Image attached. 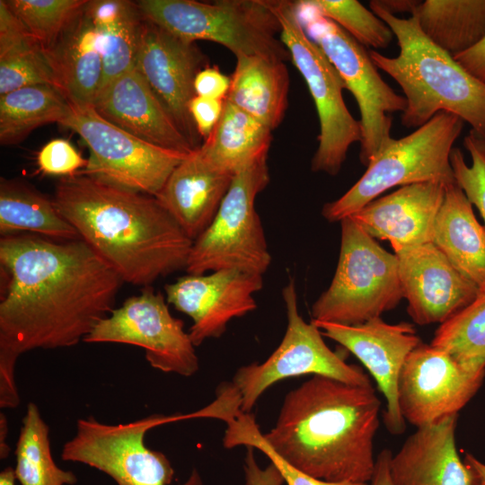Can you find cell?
<instances>
[{
    "label": "cell",
    "mask_w": 485,
    "mask_h": 485,
    "mask_svg": "<svg viewBox=\"0 0 485 485\" xmlns=\"http://www.w3.org/2000/svg\"><path fill=\"white\" fill-rule=\"evenodd\" d=\"M0 349L78 344L114 309L119 276L83 240L0 239Z\"/></svg>",
    "instance_id": "1"
},
{
    "label": "cell",
    "mask_w": 485,
    "mask_h": 485,
    "mask_svg": "<svg viewBox=\"0 0 485 485\" xmlns=\"http://www.w3.org/2000/svg\"><path fill=\"white\" fill-rule=\"evenodd\" d=\"M51 199L123 282L145 287L186 268L193 241L157 198L78 172L59 180Z\"/></svg>",
    "instance_id": "2"
},
{
    "label": "cell",
    "mask_w": 485,
    "mask_h": 485,
    "mask_svg": "<svg viewBox=\"0 0 485 485\" xmlns=\"http://www.w3.org/2000/svg\"><path fill=\"white\" fill-rule=\"evenodd\" d=\"M381 401L372 385L313 375L287 393L265 441L287 463L331 482L371 481Z\"/></svg>",
    "instance_id": "3"
},
{
    "label": "cell",
    "mask_w": 485,
    "mask_h": 485,
    "mask_svg": "<svg viewBox=\"0 0 485 485\" xmlns=\"http://www.w3.org/2000/svg\"><path fill=\"white\" fill-rule=\"evenodd\" d=\"M373 13L392 30L400 48L394 57L370 50L378 69L401 87L407 101L401 114L406 128H419L436 113L447 111L467 122L485 139V84L471 75L421 31L418 18H400L370 2Z\"/></svg>",
    "instance_id": "4"
},
{
    "label": "cell",
    "mask_w": 485,
    "mask_h": 485,
    "mask_svg": "<svg viewBox=\"0 0 485 485\" xmlns=\"http://www.w3.org/2000/svg\"><path fill=\"white\" fill-rule=\"evenodd\" d=\"M137 4L146 20L186 40L221 44L235 57L291 59L268 0H141Z\"/></svg>",
    "instance_id": "5"
},
{
    "label": "cell",
    "mask_w": 485,
    "mask_h": 485,
    "mask_svg": "<svg viewBox=\"0 0 485 485\" xmlns=\"http://www.w3.org/2000/svg\"><path fill=\"white\" fill-rule=\"evenodd\" d=\"M463 123L457 115L440 111L410 135L393 138L343 196L323 206L324 218L341 221L395 186L431 181L447 185L455 182L450 154Z\"/></svg>",
    "instance_id": "6"
},
{
    "label": "cell",
    "mask_w": 485,
    "mask_h": 485,
    "mask_svg": "<svg viewBox=\"0 0 485 485\" xmlns=\"http://www.w3.org/2000/svg\"><path fill=\"white\" fill-rule=\"evenodd\" d=\"M340 258L332 281L312 306L313 321L357 325L381 317L403 298L398 259L351 217L340 221Z\"/></svg>",
    "instance_id": "7"
},
{
    "label": "cell",
    "mask_w": 485,
    "mask_h": 485,
    "mask_svg": "<svg viewBox=\"0 0 485 485\" xmlns=\"http://www.w3.org/2000/svg\"><path fill=\"white\" fill-rule=\"evenodd\" d=\"M269 182L267 158L234 174L212 223L193 242L188 274L237 269L263 276L271 255L255 200Z\"/></svg>",
    "instance_id": "8"
},
{
    "label": "cell",
    "mask_w": 485,
    "mask_h": 485,
    "mask_svg": "<svg viewBox=\"0 0 485 485\" xmlns=\"http://www.w3.org/2000/svg\"><path fill=\"white\" fill-rule=\"evenodd\" d=\"M307 35L321 48L357 101L362 139L359 158L364 165L392 140L391 114L403 112L407 101L378 73L369 51L330 19L320 15L305 0L295 1Z\"/></svg>",
    "instance_id": "9"
},
{
    "label": "cell",
    "mask_w": 485,
    "mask_h": 485,
    "mask_svg": "<svg viewBox=\"0 0 485 485\" xmlns=\"http://www.w3.org/2000/svg\"><path fill=\"white\" fill-rule=\"evenodd\" d=\"M280 24V38L291 60L304 77L314 101L320 122L318 148L312 170L336 175L351 145L361 142L362 131L348 110L342 78L321 48L307 35L295 1L268 0Z\"/></svg>",
    "instance_id": "10"
},
{
    "label": "cell",
    "mask_w": 485,
    "mask_h": 485,
    "mask_svg": "<svg viewBox=\"0 0 485 485\" xmlns=\"http://www.w3.org/2000/svg\"><path fill=\"white\" fill-rule=\"evenodd\" d=\"M173 415L152 414L128 423L107 424L89 416L77 419L75 435L61 451L66 462L79 463L110 476L117 485H170L169 459L145 444L146 432L172 423ZM181 485H203L194 468Z\"/></svg>",
    "instance_id": "11"
},
{
    "label": "cell",
    "mask_w": 485,
    "mask_h": 485,
    "mask_svg": "<svg viewBox=\"0 0 485 485\" xmlns=\"http://www.w3.org/2000/svg\"><path fill=\"white\" fill-rule=\"evenodd\" d=\"M72 104L60 124L77 133L90 151L79 172L125 190L156 197L172 171L190 154L165 149L124 131L93 105Z\"/></svg>",
    "instance_id": "12"
},
{
    "label": "cell",
    "mask_w": 485,
    "mask_h": 485,
    "mask_svg": "<svg viewBox=\"0 0 485 485\" xmlns=\"http://www.w3.org/2000/svg\"><path fill=\"white\" fill-rule=\"evenodd\" d=\"M282 295L287 326L280 344L262 363L239 367L230 383L238 395L240 410L250 413L268 388L294 376L322 375L349 384L372 385L360 366L346 363L325 344L320 329L303 319L293 279L284 287Z\"/></svg>",
    "instance_id": "13"
},
{
    "label": "cell",
    "mask_w": 485,
    "mask_h": 485,
    "mask_svg": "<svg viewBox=\"0 0 485 485\" xmlns=\"http://www.w3.org/2000/svg\"><path fill=\"white\" fill-rule=\"evenodd\" d=\"M83 341L140 347L150 366L164 373L190 377L199 369L183 322L172 315L163 295L151 286L114 308Z\"/></svg>",
    "instance_id": "14"
},
{
    "label": "cell",
    "mask_w": 485,
    "mask_h": 485,
    "mask_svg": "<svg viewBox=\"0 0 485 485\" xmlns=\"http://www.w3.org/2000/svg\"><path fill=\"white\" fill-rule=\"evenodd\" d=\"M484 376L466 372L446 352L420 342L401 370L400 411L416 428L458 414L478 392Z\"/></svg>",
    "instance_id": "15"
},
{
    "label": "cell",
    "mask_w": 485,
    "mask_h": 485,
    "mask_svg": "<svg viewBox=\"0 0 485 485\" xmlns=\"http://www.w3.org/2000/svg\"><path fill=\"white\" fill-rule=\"evenodd\" d=\"M136 68L196 149L198 135L189 106L196 96V75L207 58L195 42L186 40L144 18Z\"/></svg>",
    "instance_id": "16"
},
{
    "label": "cell",
    "mask_w": 485,
    "mask_h": 485,
    "mask_svg": "<svg viewBox=\"0 0 485 485\" xmlns=\"http://www.w3.org/2000/svg\"><path fill=\"white\" fill-rule=\"evenodd\" d=\"M322 336L351 352L373 375L386 401L384 422L393 435L406 428L398 404L401 370L410 353L421 342L412 324H391L381 317L357 325L311 321Z\"/></svg>",
    "instance_id": "17"
},
{
    "label": "cell",
    "mask_w": 485,
    "mask_h": 485,
    "mask_svg": "<svg viewBox=\"0 0 485 485\" xmlns=\"http://www.w3.org/2000/svg\"><path fill=\"white\" fill-rule=\"evenodd\" d=\"M263 287V276L237 269L208 275L188 274L164 287L167 303L192 319L189 334L194 346L219 338L228 322L257 308L253 295Z\"/></svg>",
    "instance_id": "18"
},
{
    "label": "cell",
    "mask_w": 485,
    "mask_h": 485,
    "mask_svg": "<svg viewBox=\"0 0 485 485\" xmlns=\"http://www.w3.org/2000/svg\"><path fill=\"white\" fill-rule=\"evenodd\" d=\"M394 253L407 310L417 324H442L471 304L479 292L433 242Z\"/></svg>",
    "instance_id": "19"
},
{
    "label": "cell",
    "mask_w": 485,
    "mask_h": 485,
    "mask_svg": "<svg viewBox=\"0 0 485 485\" xmlns=\"http://www.w3.org/2000/svg\"><path fill=\"white\" fill-rule=\"evenodd\" d=\"M446 185L439 181L405 185L349 217L373 238L387 240L394 252L433 242Z\"/></svg>",
    "instance_id": "20"
},
{
    "label": "cell",
    "mask_w": 485,
    "mask_h": 485,
    "mask_svg": "<svg viewBox=\"0 0 485 485\" xmlns=\"http://www.w3.org/2000/svg\"><path fill=\"white\" fill-rule=\"evenodd\" d=\"M93 106L103 119L143 141L186 154L195 150L136 66L107 85Z\"/></svg>",
    "instance_id": "21"
},
{
    "label": "cell",
    "mask_w": 485,
    "mask_h": 485,
    "mask_svg": "<svg viewBox=\"0 0 485 485\" xmlns=\"http://www.w3.org/2000/svg\"><path fill=\"white\" fill-rule=\"evenodd\" d=\"M457 419L452 414L417 428L391 458L392 485H478L456 449Z\"/></svg>",
    "instance_id": "22"
},
{
    "label": "cell",
    "mask_w": 485,
    "mask_h": 485,
    "mask_svg": "<svg viewBox=\"0 0 485 485\" xmlns=\"http://www.w3.org/2000/svg\"><path fill=\"white\" fill-rule=\"evenodd\" d=\"M234 176L210 163L198 146L172 171L155 198L194 242L212 223Z\"/></svg>",
    "instance_id": "23"
},
{
    "label": "cell",
    "mask_w": 485,
    "mask_h": 485,
    "mask_svg": "<svg viewBox=\"0 0 485 485\" xmlns=\"http://www.w3.org/2000/svg\"><path fill=\"white\" fill-rule=\"evenodd\" d=\"M84 7L48 50L58 88L73 104L93 105L102 78L98 34Z\"/></svg>",
    "instance_id": "24"
},
{
    "label": "cell",
    "mask_w": 485,
    "mask_h": 485,
    "mask_svg": "<svg viewBox=\"0 0 485 485\" xmlns=\"http://www.w3.org/2000/svg\"><path fill=\"white\" fill-rule=\"evenodd\" d=\"M433 243L463 276L479 289L485 288V226L456 181L445 187Z\"/></svg>",
    "instance_id": "25"
},
{
    "label": "cell",
    "mask_w": 485,
    "mask_h": 485,
    "mask_svg": "<svg viewBox=\"0 0 485 485\" xmlns=\"http://www.w3.org/2000/svg\"><path fill=\"white\" fill-rule=\"evenodd\" d=\"M288 87V72L283 60L242 56L236 57L225 100L273 130L285 116Z\"/></svg>",
    "instance_id": "26"
},
{
    "label": "cell",
    "mask_w": 485,
    "mask_h": 485,
    "mask_svg": "<svg viewBox=\"0 0 485 485\" xmlns=\"http://www.w3.org/2000/svg\"><path fill=\"white\" fill-rule=\"evenodd\" d=\"M84 9L98 34L102 54L99 94L135 66L144 17L137 3L128 0H88Z\"/></svg>",
    "instance_id": "27"
},
{
    "label": "cell",
    "mask_w": 485,
    "mask_h": 485,
    "mask_svg": "<svg viewBox=\"0 0 485 485\" xmlns=\"http://www.w3.org/2000/svg\"><path fill=\"white\" fill-rule=\"evenodd\" d=\"M272 130L225 100L221 117L199 150L219 169L236 174L267 158Z\"/></svg>",
    "instance_id": "28"
},
{
    "label": "cell",
    "mask_w": 485,
    "mask_h": 485,
    "mask_svg": "<svg viewBox=\"0 0 485 485\" xmlns=\"http://www.w3.org/2000/svg\"><path fill=\"white\" fill-rule=\"evenodd\" d=\"M36 84L58 88L48 51L1 0L0 95Z\"/></svg>",
    "instance_id": "29"
},
{
    "label": "cell",
    "mask_w": 485,
    "mask_h": 485,
    "mask_svg": "<svg viewBox=\"0 0 485 485\" xmlns=\"http://www.w3.org/2000/svg\"><path fill=\"white\" fill-rule=\"evenodd\" d=\"M22 232L58 241L80 239L76 230L58 212L52 199L24 182L2 177L1 236Z\"/></svg>",
    "instance_id": "30"
},
{
    "label": "cell",
    "mask_w": 485,
    "mask_h": 485,
    "mask_svg": "<svg viewBox=\"0 0 485 485\" xmlns=\"http://www.w3.org/2000/svg\"><path fill=\"white\" fill-rule=\"evenodd\" d=\"M412 14L424 34L453 57L485 38V0H426Z\"/></svg>",
    "instance_id": "31"
},
{
    "label": "cell",
    "mask_w": 485,
    "mask_h": 485,
    "mask_svg": "<svg viewBox=\"0 0 485 485\" xmlns=\"http://www.w3.org/2000/svg\"><path fill=\"white\" fill-rule=\"evenodd\" d=\"M71 107L63 92L51 84L30 85L0 95L1 145H17L40 126L61 124Z\"/></svg>",
    "instance_id": "32"
},
{
    "label": "cell",
    "mask_w": 485,
    "mask_h": 485,
    "mask_svg": "<svg viewBox=\"0 0 485 485\" xmlns=\"http://www.w3.org/2000/svg\"><path fill=\"white\" fill-rule=\"evenodd\" d=\"M14 451V472L21 485H74L76 475L59 468L51 454L49 428L39 407L29 402Z\"/></svg>",
    "instance_id": "33"
},
{
    "label": "cell",
    "mask_w": 485,
    "mask_h": 485,
    "mask_svg": "<svg viewBox=\"0 0 485 485\" xmlns=\"http://www.w3.org/2000/svg\"><path fill=\"white\" fill-rule=\"evenodd\" d=\"M431 345L446 352L466 372L485 375V288L440 324Z\"/></svg>",
    "instance_id": "34"
},
{
    "label": "cell",
    "mask_w": 485,
    "mask_h": 485,
    "mask_svg": "<svg viewBox=\"0 0 485 485\" xmlns=\"http://www.w3.org/2000/svg\"><path fill=\"white\" fill-rule=\"evenodd\" d=\"M88 0H4L9 10L48 51Z\"/></svg>",
    "instance_id": "35"
},
{
    "label": "cell",
    "mask_w": 485,
    "mask_h": 485,
    "mask_svg": "<svg viewBox=\"0 0 485 485\" xmlns=\"http://www.w3.org/2000/svg\"><path fill=\"white\" fill-rule=\"evenodd\" d=\"M320 15L331 20L364 47L387 48L393 40L389 26L356 0H305Z\"/></svg>",
    "instance_id": "36"
},
{
    "label": "cell",
    "mask_w": 485,
    "mask_h": 485,
    "mask_svg": "<svg viewBox=\"0 0 485 485\" xmlns=\"http://www.w3.org/2000/svg\"><path fill=\"white\" fill-rule=\"evenodd\" d=\"M226 428L223 437L225 448L251 446L264 454L270 463L275 464L287 485H368L366 482H331L310 476L281 458L275 453L263 437V433L257 424L255 416L237 410L225 419Z\"/></svg>",
    "instance_id": "37"
},
{
    "label": "cell",
    "mask_w": 485,
    "mask_h": 485,
    "mask_svg": "<svg viewBox=\"0 0 485 485\" xmlns=\"http://www.w3.org/2000/svg\"><path fill=\"white\" fill-rule=\"evenodd\" d=\"M463 146L471 155L472 165H467L463 152L454 147L450 154L451 167L456 183L478 208L485 223V139L470 130Z\"/></svg>",
    "instance_id": "38"
},
{
    "label": "cell",
    "mask_w": 485,
    "mask_h": 485,
    "mask_svg": "<svg viewBox=\"0 0 485 485\" xmlns=\"http://www.w3.org/2000/svg\"><path fill=\"white\" fill-rule=\"evenodd\" d=\"M39 169L45 174L71 176L85 168L87 160L65 139H53L40 151L37 158Z\"/></svg>",
    "instance_id": "39"
},
{
    "label": "cell",
    "mask_w": 485,
    "mask_h": 485,
    "mask_svg": "<svg viewBox=\"0 0 485 485\" xmlns=\"http://www.w3.org/2000/svg\"><path fill=\"white\" fill-rule=\"evenodd\" d=\"M225 100L196 95L190 101L189 110L199 136L207 139L216 126Z\"/></svg>",
    "instance_id": "40"
},
{
    "label": "cell",
    "mask_w": 485,
    "mask_h": 485,
    "mask_svg": "<svg viewBox=\"0 0 485 485\" xmlns=\"http://www.w3.org/2000/svg\"><path fill=\"white\" fill-rule=\"evenodd\" d=\"M19 356L0 350V408L15 409L20 404V395L14 378Z\"/></svg>",
    "instance_id": "41"
},
{
    "label": "cell",
    "mask_w": 485,
    "mask_h": 485,
    "mask_svg": "<svg viewBox=\"0 0 485 485\" xmlns=\"http://www.w3.org/2000/svg\"><path fill=\"white\" fill-rule=\"evenodd\" d=\"M231 84V77L216 66H207L196 75L194 89L196 95L216 100H225Z\"/></svg>",
    "instance_id": "42"
},
{
    "label": "cell",
    "mask_w": 485,
    "mask_h": 485,
    "mask_svg": "<svg viewBox=\"0 0 485 485\" xmlns=\"http://www.w3.org/2000/svg\"><path fill=\"white\" fill-rule=\"evenodd\" d=\"M246 485H283L285 482L278 469L270 463L261 469L254 456V448L246 446L243 465Z\"/></svg>",
    "instance_id": "43"
},
{
    "label": "cell",
    "mask_w": 485,
    "mask_h": 485,
    "mask_svg": "<svg viewBox=\"0 0 485 485\" xmlns=\"http://www.w3.org/2000/svg\"><path fill=\"white\" fill-rule=\"evenodd\" d=\"M454 58L471 75L485 84V38Z\"/></svg>",
    "instance_id": "44"
},
{
    "label": "cell",
    "mask_w": 485,
    "mask_h": 485,
    "mask_svg": "<svg viewBox=\"0 0 485 485\" xmlns=\"http://www.w3.org/2000/svg\"><path fill=\"white\" fill-rule=\"evenodd\" d=\"M392 456V452L389 449H384L378 454L375 459V470L371 479V485H392L389 466L390 461Z\"/></svg>",
    "instance_id": "45"
},
{
    "label": "cell",
    "mask_w": 485,
    "mask_h": 485,
    "mask_svg": "<svg viewBox=\"0 0 485 485\" xmlns=\"http://www.w3.org/2000/svg\"><path fill=\"white\" fill-rule=\"evenodd\" d=\"M380 6L392 14L397 13H413L421 1L413 0H376Z\"/></svg>",
    "instance_id": "46"
},
{
    "label": "cell",
    "mask_w": 485,
    "mask_h": 485,
    "mask_svg": "<svg viewBox=\"0 0 485 485\" xmlns=\"http://www.w3.org/2000/svg\"><path fill=\"white\" fill-rule=\"evenodd\" d=\"M464 463L474 472L478 480V485H485V464L471 454H465Z\"/></svg>",
    "instance_id": "47"
},
{
    "label": "cell",
    "mask_w": 485,
    "mask_h": 485,
    "mask_svg": "<svg viewBox=\"0 0 485 485\" xmlns=\"http://www.w3.org/2000/svg\"><path fill=\"white\" fill-rule=\"evenodd\" d=\"M8 433V424L4 414H0V458L6 459L10 454V446L7 445L6 436Z\"/></svg>",
    "instance_id": "48"
},
{
    "label": "cell",
    "mask_w": 485,
    "mask_h": 485,
    "mask_svg": "<svg viewBox=\"0 0 485 485\" xmlns=\"http://www.w3.org/2000/svg\"><path fill=\"white\" fill-rule=\"evenodd\" d=\"M14 468L8 466L0 472V485H15Z\"/></svg>",
    "instance_id": "49"
}]
</instances>
